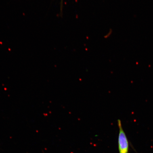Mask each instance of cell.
<instances>
[{
	"label": "cell",
	"instance_id": "6da1fadb",
	"mask_svg": "<svg viewBox=\"0 0 153 153\" xmlns=\"http://www.w3.org/2000/svg\"><path fill=\"white\" fill-rule=\"evenodd\" d=\"M117 123L119 129L118 137V148L119 153H129V141L122 127L121 120H118Z\"/></svg>",
	"mask_w": 153,
	"mask_h": 153
}]
</instances>
